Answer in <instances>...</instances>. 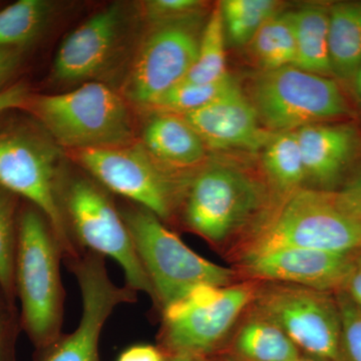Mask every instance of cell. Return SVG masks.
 <instances>
[{
    "instance_id": "1",
    "label": "cell",
    "mask_w": 361,
    "mask_h": 361,
    "mask_svg": "<svg viewBox=\"0 0 361 361\" xmlns=\"http://www.w3.org/2000/svg\"><path fill=\"white\" fill-rule=\"evenodd\" d=\"M235 261L287 248L356 252L361 225L338 190L302 188L261 215L232 247Z\"/></svg>"
},
{
    "instance_id": "2",
    "label": "cell",
    "mask_w": 361,
    "mask_h": 361,
    "mask_svg": "<svg viewBox=\"0 0 361 361\" xmlns=\"http://www.w3.org/2000/svg\"><path fill=\"white\" fill-rule=\"evenodd\" d=\"M63 250L51 223L30 204L18 215L16 294L21 323L40 361L63 336L65 289L61 277Z\"/></svg>"
},
{
    "instance_id": "3",
    "label": "cell",
    "mask_w": 361,
    "mask_h": 361,
    "mask_svg": "<svg viewBox=\"0 0 361 361\" xmlns=\"http://www.w3.org/2000/svg\"><path fill=\"white\" fill-rule=\"evenodd\" d=\"M161 313L201 285L237 283L239 273L202 257L151 211L139 205L120 210Z\"/></svg>"
},
{
    "instance_id": "4",
    "label": "cell",
    "mask_w": 361,
    "mask_h": 361,
    "mask_svg": "<svg viewBox=\"0 0 361 361\" xmlns=\"http://www.w3.org/2000/svg\"><path fill=\"white\" fill-rule=\"evenodd\" d=\"M27 104L51 139L73 152L134 142L125 99L102 82H87L66 94L30 97Z\"/></svg>"
},
{
    "instance_id": "5",
    "label": "cell",
    "mask_w": 361,
    "mask_h": 361,
    "mask_svg": "<svg viewBox=\"0 0 361 361\" xmlns=\"http://www.w3.org/2000/svg\"><path fill=\"white\" fill-rule=\"evenodd\" d=\"M257 282L201 285L161 312L159 348L165 355L206 357L222 353L240 318L250 307Z\"/></svg>"
},
{
    "instance_id": "6",
    "label": "cell",
    "mask_w": 361,
    "mask_h": 361,
    "mask_svg": "<svg viewBox=\"0 0 361 361\" xmlns=\"http://www.w3.org/2000/svg\"><path fill=\"white\" fill-rule=\"evenodd\" d=\"M59 200L71 236L82 250L113 258L122 267L126 286L154 298L148 275L135 251L120 209L94 178L73 177L59 184Z\"/></svg>"
},
{
    "instance_id": "7",
    "label": "cell",
    "mask_w": 361,
    "mask_h": 361,
    "mask_svg": "<svg viewBox=\"0 0 361 361\" xmlns=\"http://www.w3.org/2000/svg\"><path fill=\"white\" fill-rule=\"evenodd\" d=\"M183 222L190 231L220 247L242 236L260 217L267 195L264 186L230 166L202 171L187 187Z\"/></svg>"
},
{
    "instance_id": "8",
    "label": "cell",
    "mask_w": 361,
    "mask_h": 361,
    "mask_svg": "<svg viewBox=\"0 0 361 361\" xmlns=\"http://www.w3.org/2000/svg\"><path fill=\"white\" fill-rule=\"evenodd\" d=\"M58 149L44 137L25 129L0 132V187L30 202L51 223L63 260L85 251L71 236L61 200Z\"/></svg>"
},
{
    "instance_id": "9",
    "label": "cell",
    "mask_w": 361,
    "mask_h": 361,
    "mask_svg": "<svg viewBox=\"0 0 361 361\" xmlns=\"http://www.w3.org/2000/svg\"><path fill=\"white\" fill-rule=\"evenodd\" d=\"M251 103L262 126L280 133L349 114L348 102L334 78L294 66L262 71L252 85Z\"/></svg>"
},
{
    "instance_id": "10",
    "label": "cell",
    "mask_w": 361,
    "mask_h": 361,
    "mask_svg": "<svg viewBox=\"0 0 361 361\" xmlns=\"http://www.w3.org/2000/svg\"><path fill=\"white\" fill-rule=\"evenodd\" d=\"M250 307L283 330L303 355L342 361V320L336 294L257 281Z\"/></svg>"
},
{
    "instance_id": "11",
    "label": "cell",
    "mask_w": 361,
    "mask_h": 361,
    "mask_svg": "<svg viewBox=\"0 0 361 361\" xmlns=\"http://www.w3.org/2000/svg\"><path fill=\"white\" fill-rule=\"evenodd\" d=\"M75 161L106 190L151 211L163 222L183 200L178 183L161 170L142 145L73 152Z\"/></svg>"
},
{
    "instance_id": "12",
    "label": "cell",
    "mask_w": 361,
    "mask_h": 361,
    "mask_svg": "<svg viewBox=\"0 0 361 361\" xmlns=\"http://www.w3.org/2000/svg\"><path fill=\"white\" fill-rule=\"evenodd\" d=\"M202 32L198 16L154 25L128 77L126 94L130 101L154 106L182 84L196 61Z\"/></svg>"
},
{
    "instance_id": "13",
    "label": "cell",
    "mask_w": 361,
    "mask_h": 361,
    "mask_svg": "<svg viewBox=\"0 0 361 361\" xmlns=\"http://www.w3.org/2000/svg\"><path fill=\"white\" fill-rule=\"evenodd\" d=\"M104 258L85 250L66 261L82 293V318L75 331L61 336L40 361H101L99 345L104 324L118 306L137 302V294L130 287L114 283Z\"/></svg>"
},
{
    "instance_id": "14",
    "label": "cell",
    "mask_w": 361,
    "mask_h": 361,
    "mask_svg": "<svg viewBox=\"0 0 361 361\" xmlns=\"http://www.w3.org/2000/svg\"><path fill=\"white\" fill-rule=\"evenodd\" d=\"M356 252L280 249L241 259L237 268L243 276L259 282L297 285L336 294L343 289Z\"/></svg>"
},
{
    "instance_id": "15",
    "label": "cell",
    "mask_w": 361,
    "mask_h": 361,
    "mask_svg": "<svg viewBox=\"0 0 361 361\" xmlns=\"http://www.w3.org/2000/svg\"><path fill=\"white\" fill-rule=\"evenodd\" d=\"M178 116L196 130L207 148L254 151L272 137L236 82L203 108Z\"/></svg>"
},
{
    "instance_id": "16",
    "label": "cell",
    "mask_w": 361,
    "mask_h": 361,
    "mask_svg": "<svg viewBox=\"0 0 361 361\" xmlns=\"http://www.w3.org/2000/svg\"><path fill=\"white\" fill-rule=\"evenodd\" d=\"M123 26L120 6H111L94 14L59 47L52 66V78L59 82H82L94 77L116 51Z\"/></svg>"
},
{
    "instance_id": "17",
    "label": "cell",
    "mask_w": 361,
    "mask_h": 361,
    "mask_svg": "<svg viewBox=\"0 0 361 361\" xmlns=\"http://www.w3.org/2000/svg\"><path fill=\"white\" fill-rule=\"evenodd\" d=\"M294 132L310 188L336 191L357 149L355 128L346 123H319Z\"/></svg>"
},
{
    "instance_id": "18",
    "label": "cell",
    "mask_w": 361,
    "mask_h": 361,
    "mask_svg": "<svg viewBox=\"0 0 361 361\" xmlns=\"http://www.w3.org/2000/svg\"><path fill=\"white\" fill-rule=\"evenodd\" d=\"M142 146L157 163L175 169L193 168L203 161L207 146L180 116L163 113L146 126Z\"/></svg>"
},
{
    "instance_id": "19",
    "label": "cell",
    "mask_w": 361,
    "mask_h": 361,
    "mask_svg": "<svg viewBox=\"0 0 361 361\" xmlns=\"http://www.w3.org/2000/svg\"><path fill=\"white\" fill-rule=\"evenodd\" d=\"M226 353L237 361H293L303 355L283 330L249 307Z\"/></svg>"
},
{
    "instance_id": "20",
    "label": "cell",
    "mask_w": 361,
    "mask_h": 361,
    "mask_svg": "<svg viewBox=\"0 0 361 361\" xmlns=\"http://www.w3.org/2000/svg\"><path fill=\"white\" fill-rule=\"evenodd\" d=\"M329 44L334 77L353 80L361 66V1L329 7Z\"/></svg>"
},
{
    "instance_id": "21",
    "label": "cell",
    "mask_w": 361,
    "mask_h": 361,
    "mask_svg": "<svg viewBox=\"0 0 361 361\" xmlns=\"http://www.w3.org/2000/svg\"><path fill=\"white\" fill-rule=\"evenodd\" d=\"M291 13L296 39L294 66L323 77H334L329 56V7L314 4Z\"/></svg>"
},
{
    "instance_id": "22",
    "label": "cell",
    "mask_w": 361,
    "mask_h": 361,
    "mask_svg": "<svg viewBox=\"0 0 361 361\" xmlns=\"http://www.w3.org/2000/svg\"><path fill=\"white\" fill-rule=\"evenodd\" d=\"M263 166L271 185L281 196L305 187V168L295 132H285L270 139L264 147Z\"/></svg>"
},
{
    "instance_id": "23",
    "label": "cell",
    "mask_w": 361,
    "mask_h": 361,
    "mask_svg": "<svg viewBox=\"0 0 361 361\" xmlns=\"http://www.w3.org/2000/svg\"><path fill=\"white\" fill-rule=\"evenodd\" d=\"M249 44L262 71L294 66L296 39L292 13H278L266 21Z\"/></svg>"
},
{
    "instance_id": "24",
    "label": "cell",
    "mask_w": 361,
    "mask_h": 361,
    "mask_svg": "<svg viewBox=\"0 0 361 361\" xmlns=\"http://www.w3.org/2000/svg\"><path fill=\"white\" fill-rule=\"evenodd\" d=\"M228 75L229 73L226 68L225 27L218 4L203 27L196 61L183 82L210 84L222 80Z\"/></svg>"
},
{
    "instance_id": "25",
    "label": "cell",
    "mask_w": 361,
    "mask_h": 361,
    "mask_svg": "<svg viewBox=\"0 0 361 361\" xmlns=\"http://www.w3.org/2000/svg\"><path fill=\"white\" fill-rule=\"evenodd\" d=\"M51 6L44 0H20L0 11V49H18L35 39Z\"/></svg>"
},
{
    "instance_id": "26",
    "label": "cell",
    "mask_w": 361,
    "mask_h": 361,
    "mask_svg": "<svg viewBox=\"0 0 361 361\" xmlns=\"http://www.w3.org/2000/svg\"><path fill=\"white\" fill-rule=\"evenodd\" d=\"M225 33L235 45L249 44L266 21L278 14L274 0H226L219 4Z\"/></svg>"
},
{
    "instance_id": "27",
    "label": "cell",
    "mask_w": 361,
    "mask_h": 361,
    "mask_svg": "<svg viewBox=\"0 0 361 361\" xmlns=\"http://www.w3.org/2000/svg\"><path fill=\"white\" fill-rule=\"evenodd\" d=\"M16 195L0 187V288L8 302L16 301V260L18 250V216Z\"/></svg>"
},
{
    "instance_id": "28",
    "label": "cell",
    "mask_w": 361,
    "mask_h": 361,
    "mask_svg": "<svg viewBox=\"0 0 361 361\" xmlns=\"http://www.w3.org/2000/svg\"><path fill=\"white\" fill-rule=\"evenodd\" d=\"M236 80L232 75L210 84L194 85L182 82L157 102L154 108L161 109L164 113L183 115L203 108L217 99Z\"/></svg>"
},
{
    "instance_id": "29",
    "label": "cell",
    "mask_w": 361,
    "mask_h": 361,
    "mask_svg": "<svg viewBox=\"0 0 361 361\" xmlns=\"http://www.w3.org/2000/svg\"><path fill=\"white\" fill-rule=\"evenodd\" d=\"M336 296L342 320V361H361V310L344 292Z\"/></svg>"
},
{
    "instance_id": "30",
    "label": "cell",
    "mask_w": 361,
    "mask_h": 361,
    "mask_svg": "<svg viewBox=\"0 0 361 361\" xmlns=\"http://www.w3.org/2000/svg\"><path fill=\"white\" fill-rule=\"evenodd\" d=\"M205 6L200 0H151L145 2V13L154 25L198 16Z\"/></svg>"
},
{
    "instance_id": "31",
    "label": "cell",
    "mask_w": 361,
    "mask_h": 361,
    "mask_svg": "<svg viewBox=\"0 0 361 361\" xmlns=\"http://www.w3.org/2000/svg\"><path fill=\"white\" fill-rule=\"evenodd\" d=\"M16 329L14 306L0 288V361H13Z\"/></svg>"
},
{
    "instance_id": "32",
    "label": "cell",
    "mask_w": 361,
    "mask_h": 361,
    "mask_svg": "<svg viewBox=\"0 0 361 361\" xmlns=\"http://www.w3.org/2000/svg\"><path fill=\"white\" fill-rule=\"evenodd\" d=\"M116 361H166V355L159 346L135 344L123 350Z\"/></svg>"
},
{
    "instance_id": "33",
    "label": "cell",
    "mask_w": 361,
    "mask_h": 361,
    "mask_svg": "<svg viewBox=\"0 0 361 361\" xmlns=\"http://www.w3.org/2000/svg\"><path fill=\"white\" fill-rule=\"evenodd\" d=\"M28 99L30 94L25 85H16L2 90L0 92V113L25 106Z\"/></svg>"
},
{
    "instance_id": "34",
    "label": "cell",
    "mask_w": 361,
    "mask_h": 361,
    "mask_svg": "<svg viewBox=\"0 0 361 361\" xmlns=\"http://www.w3.org/2000/svg\"><path fill=\"white\" fill-rule=\"evenodd\" d=\"M342 292L361 310V249L356 252L353 268Z\"/></svg>"
},
{
    "instance_id": "35",
    "label": "cell",
    "mask_w": 361,
    "mask_h": 361,
    "mask_svg": "<svg viewBox=\"0 0 361 361\" xmlns=\"http://www.w3.org/2000/svg\"><path fill=\"white\" fill-rule=\"evenodd\" d=\"M338 191L361 225V171Z\"/></svg>"
},
{
    "instance_id": "36",
    "label": "cell",
    "mask_w": 361,
    "mask_h": 361,
    "mask_svg": "<svg viewBox=\"0 0 361 361\" xmlns=\"http://www.w3.org/2000/svg\"><path fill=\"white\" fill-rule=\"evenodd\" d=\"M20 61L18 49H0V92L2 85L13 75Z\"/></svg>"
},
{
    "instance_id": "37",
    "label": "cell",
    "mask_w": 361,
    "mask_h": 361,
    "mask_svg": "<svg viewBox=\"0 0 361 361\" xmlns=\"http://www.w3.org/2000/svg\"><path fill=\"white\" fill-rule=\"evenodd\" d=\"M196 360L197 361H237L226 353H220L217 355L206 356V357L196 358Z\"/></svg>"
},
{
    "instance_id": "38",
    "label": "cell",
    "mask_w": 361,
    "mask_h": 361,
    "mask_svg": "<svg viewBox=\"0 0 361 361\" xmlns=\"http://www.w3.org/2000/svg\"><path fill=\"white\" fill-rule=\"evenodd\" d=\"M166 361H197L196 358L189 355H166Z\"/></svg>"
},
{
    "instance_id": "39",
    "label": "cell",
    "mask_w": 361,
    "mask_h": 361,
    "mask_svg": "<svg viewBox=\"0 0 361 361\" xmlns=\"http://www.w3.org/2000/svg\"><path fill=\"white\" fill-rule=\"evenodd\" d=\"M355 85L356 90V94H357L358 97L361 101V66L360 68H358L357 73H356L355 78Z\"/></svg>"
},
{
    "instance_id": "40",
    "label": "cell",
    "mask_w": 361,
    "mask_h": 361,
    "mask_svg": "<svg viewBox=\"0 0 361 361\" xmlns=\"http://www.w3.org/2000/svg\"><path fill=\"white\" fill-rule=\"evenodd\" d=\"M293 361H326L319 360V358L312 357V356L301 355L298 358H296L295 360Z\"/></svg>"
}]
</instances>
